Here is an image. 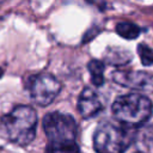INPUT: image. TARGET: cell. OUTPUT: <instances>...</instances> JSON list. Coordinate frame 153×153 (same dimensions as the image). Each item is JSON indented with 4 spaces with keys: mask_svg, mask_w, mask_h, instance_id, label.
<instances>
[{
    "mask_svg": "<svg viewBox=\"0 0 153 153\" xmlns=\"http://www.w3.org/2000/svg\"><path fill=\"white\" fill-rule=\"evenodd\" d=\"M37 114L27 105H18L0 120L2 136L18 146L29 145L36 135Z\"/></svg>",
    "mask_w": 153,
    "mask_h": 153,
    "instance_id": "cell-1",
    "label": "cell"
},
{
    "mask_svg": "<svg viewBox=\"0 0 153 153\" xmlns=\"http://www.w3.org/2000/svg\"><path fill=\"white\" fill-rule=\"evenodd\" d=\"M114 117L129 128L142 126L152 115L153 105L148 97L139 93L120 96L111 105Z\"/></svg>",
    "mask_w": 153,
    "mask_h": 153,
    "instance_id": "cell-2",
    "label": "cell"
},
{
    "mask_svg": "<svg viewBox=\"0 0 153 153\" xmlns=\"http://www.w3.org/2000/svg\"><path fill=\"white\" fill-rule=\"evenodd\" d=\"M134 139L131 128L114 122H102L93 134V147L97 153H124Z\"/></svg>",
    "mask_w": 153,
    "mask_h": 153,
    "instance_id": "cell-3",
    "label": "cell"
},
{
    "mask_svg": "<svg viewBox=\"0 0 153 153\" xmlns=\"http://www.w3.org/2000/svg\"><path fill=\"white\" fill-rule=\"evenodd\" d=\"M25 88L33 103L41 106H47L60 93L61 84L49 73H38L30 75L25 80Z\"/></svg>",
    "mask_w": 153,
    "mask_h": 153,
    "instance_id": "cell-4",
    "label": "cell"
},
{
    "mask_svg": "<svg viewBox=\"0 0 153 153\" xmlns=\"http://www.w3.org/2000/svg\"><path fill=\"white\" fill-rule=\"evenodd\" d=\"M43 129L50 142L75 141L76 123L75 120L62 112H49L43 118Z\"/></svg>",
    "mask_w": 153,
    "mask_h": 153,
    "instance_id": "cell-5",
    "label": "cell"
},
{
    "mask_svg": "<svg viewBox=\"0 0 153 153\" xmlns=\"http://www.w3.org/2000/svg\"><path fill=\"white\" fill-rule=\"evenodd\" d=\"M112 80L128 88L139 91H153V74L142 71H116L111 74Z\"/></svg>",
    "mask_w": 153,
    "mask_h": 153,
    "instance_id": "cell-6",
    "label": "cell"
},
{
    "mask_svg": "<svg viewBox=\"0 0 153 153\" xmlns=\"http://www.w3.org/2000/svg\"><path fill=\"white\" fill-rule=\"evenodd\" d=\"M103 109L99 96L90 87L81 91L78 99V110L84 118H91L97 116Z\"/></svg>",
    "mask_w": 153,
    "mask_h": 153,
    "instance_id": "cell-7",
    "label": "cell"
},
{
    "mask_svg": "<svg viewBox=\"0 0 153 153\" xmlns=\"http://www.w3.org/2000/svg\"><path fill=\"white\" fill-rule=\"evenodd\" d=\"M104 60L106 63L116 67L124 66L131 61V54L127 49L110 47L104 53Z\"/></svg>",
    "mask_w": 153,
    "mask_h": 153,
    "instance_id": "cell-8",
    "label": "cell"
},
{
    "mask_svg": "<svg viewBox=\"0 0 153 153\" xmlns=\"http://www.w3.org/2000/svg\"><path fill=\"white\" fill-rule=\"evenodd\" d=\"M90 75H91V81L94 86L100 87L104 84V69L105 65L100 60H91L87 65Z\"/></svg>",
    "mask_w": 153,
    "mask_h": 153,
    "instance_id": "cell-9",
    "label": "cell"
},
{
    "mask_svg": "<svg viewBox=\"0 0 153 153\" xmlns=\"http://www.w3.org/2000/svg\"><path fill=\"white\" fill-rule=\"evenodd\" d=\"M45 153H80V151L75 141H60V142L49 141Z\"/></svg>",
    "mask_w": 153,
    "mask_h": 153,
    "instance_id": "cell-10",
    "label": "cell"
},
{
    "mask_svg": "<svg viewBox=\"0 0 153 153\" xmlns=\"http://www.w3.org/2000/svg\"><path fill=\"white\" fill-rule=\"evenodd\" d=\"M116 32L126 39H135L140 35L141 29L134 23L121 22L116 25Z\"/></svg>",
    "mask_w": 153,
    "mask_h": 153,
    "instance_id": "cell-11",
    "label": "cell"
},
{
    "mask_svg": "<svg viewBox=\"0 0 153 153\" xmlns=\"http://www.w3.org/2000/svg\"><path fill=\"white\" fill-rule=\"evenodd\" d=\"M137 54L143 66L147 67V66L153 65V49L151 47H148L145 43H140L137 45Z\"/></svg>",
    "mask_w": 153,
    "mask_h": 153,
    "instance_id": "cell-12",
    "label": "cell"
},
{
    "mask_svg": "<svg viewBox=\"0 0 153 153\" xmlns=\"http://www.w3.org/2000/svg\"><path fill=\"white\" fill-rule=\"evenodd\" d=\"M87 2H90V4H93V5H96L100 11H104V8H105V1L104 0H86Z\"/></svg>",
    "mask_w": 153,
    "mask_h": 153,
    "instance_id": "cell-13",
    "label": "cell"
},
{
    "mask_svg": "<svg viewBox=\"0 0 153 153\" xmlns=\"http://www.w3.org/2000/svg\"><path fill=\"white\" fill-rule=\"evenodd\" d=\"M136 153H140V152H136Z\"/></svg>",
    "mask_w": 153,
    "mask_h": 153,
    "instance_id": "cell-14",
    "label": "cell"
}]
</instances>
